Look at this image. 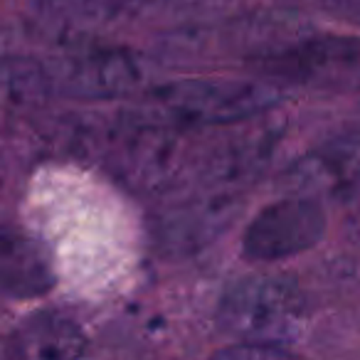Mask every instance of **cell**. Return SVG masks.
I'll list each match as a JSON object with an SVG mask.
<instances>
[{"label":"cell","mask_w":360,"mask_h":360,"mask_svg":"<svg viewBox=\"0 0 360 360\" xmlns=\"http://www.w3.org/2000/svg\"><path fill=\"white\" fill-rule=\"evenodd\" d=\"M281 91L264 82L245 79H183L146 94L131 116L170 129H205L257 119L274 109Z\"/></svg>","instance_id":"1"},{"label":"cell","mask_w":360,"mask_h":360,"mask_svg":"<svg viewBox=\"0 0 360 360\" xmlns=\"http://www.w3.org/2000/svg\"><path fill=\"white\" fill-rule=\"evenodd\" d=\"M306 299L291 276H247L217 304V323L235 340L284 343L304 319Z\"/></svg>","instance_id":"2"},{"label":"cell","mask_w":360,"mask_h":360,"mask_svg":"<svg viewBox=\"0 0 360 360\" xmlns=\"http://www.w3.org/2000/svg\"><path fill=\"white\" fill-rule=\"evenodd\" d=\"M255 62L271 79L316 89H360V37H296Z\"/></svg>","instance_id":"3"},{"label":"cell","mask_w":360,"mask_h":360,"mask_svg":"<svg viewBox=\"0 0 360 360\" xmlns=\"http://www.w3.org/2000/svg\"><path fill=\"white\" fill-rule=\"evenodd\" d=\"M326 210L319 198L294 193L262 207L242 235V255L250 262H284L314 250L326 235Z\"/></svg>","instance_id":"4"},{"label":"cell","mask_w":360,"mask_h":360,"mask_svg":"<svg viewBox=\"0 0 360 360\" xmlns=\"http://www.w3.org/2000/svg\"><path fill=\"white\" fill-rule=\"evenodd\" d=\"M242 207V198L230 188L198 186L158 212L153 240L163 255L186 257L210 245L230 227Z\"/></svg>","instance_id":"5"},{"label":"cell","mask_w":360,"mask_h":360,"mask_svg":"<svg viewBox=\"0 0 360 360\" xmlns=\"http://www.w3.org/2000/svg\"><path fill=\"white\" fill-rule=\"evenodd\" d=\"M50 70L57 94L79 101L121 99L134 94L143 79L139 60L116 47L72 52Z\"/></svg>","instance_id":"6"},{"label":"cell","mask_w":360,"mask_h":360,"mask_svg":"<svg viewBox=\"0 0 360 360\" xmlns=\"http://www.w3.org/2000/svg\"><path fill=\"white\" fill-rule=\"evenodd\" d=\"M86 350V335L72 319L42 311L18 326L8 338L6 355L22 360H70Z\"/></svg>","instance_id":"7"},{"label":"cell","mask_w":360,"mask_h":360,"mask_svg":"<svg viewBox=\"0 0 360 360\" xmlns=\"http://www.w3.org/2000/svg\"><path fill=\"white\" fill-rule=\"evenodd\" d=\"M0 281L11 299H35L55 284L40 247L11 227L0 240Z\"/></svg>","instance_id":"8"},{"label":"cell","mask_w":360,"mask_h":360,"mask_svg":"<svg viewBox=\"0 0 360 360\" xmlns=\"http://www.w3.org/2000/svg\"><path fill=\"white\" fill-rule=\"evenodd\" d=\"M141 0H37L35 13L60 32H86L121 20Z\"/></svg>","instance_id":"9"},{"label":"cell","mask_w":360,"mask_h":360,"mask_svg":"<svg viewBox=\"0 0 360 360\" xmlns=\"http://www.w3.org/2000/svg\"><path fill=\"white\" fill-rule=\"evenodd\" d=\"M3 82H6V101L18 109L40 106L57 96L52 70L32 57H8Z\"/></svg>","instance_id":"10"},{"label":"cell","mask_w":360,"mask_h":360,"mask_svg":"<svg viewBox=\"0 0 360 360\" xmlns=\"http://www.w3.org/2000/svg\"><path fill=\"white\" fill-rule=\"evenodd\" d=\"M217 358L232 360H266V358H289L291 350L281 343H266V340H235L227 348L217 350Z\"/></svg>","instance_id":"11"},{"label":"cell","mask_w":360,"mask_h":360,"mask_svg":"<svg viewBox=\"0 0 360 360\" xmlns=\"http://www.w3.org/2000/svg\"><path fill=\"white\" fill-rule=\"evenodd\" d=\"M319 8L360 25V0H316Z\"/></svg>","instance_id":"12"}]
</instances>
